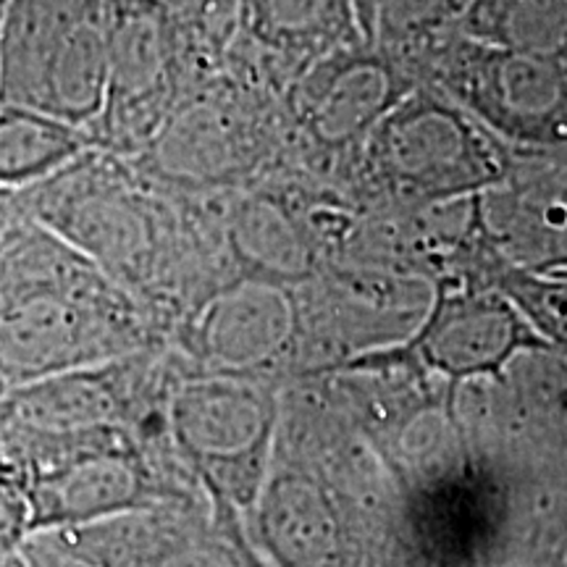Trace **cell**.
I'll list each match as a JSON object with an SVG mask.
<instances>
[{
    "instance_id": "obj_6",
    "label": "cell",
    "mask_w": 567,
    "mask_h": 567,
    "mask_svg": "<svg viewBox=\"0 0 567 567\" xmlns=\"http://www.w3.org/2000/svg\"><path fill=\"white\" fill-rule=\"evenodd\" d=\"M417 84L413 69L365 38L321 55L279 95L287 132L284 166L342 189L368 134Z\"/></svg>"
},
{
    "instance_id": "obj_8",
    "label": "cell",
    "mask_w": 567,
    "mask_h": 567,
    "mask_svg": "<svg viewBox=\"0 0 567 567\" xmlns=\"http://www.w3.org/2000/svg\"><path fill=\"white\" fill-rule=\"evenodd\" d=\"M172 354L166 439L213 502L245 507L258 488L274 425L271 394L258 375L200 371Z\"/></svg>"
},
{
    "instance_id": "obj_24",
    "label": "cell",
    "mask_w": 567,
    "mask_h": 567,
    "mask_svg": "<svg viewBox=\"0 0 567 567\" xmlns=\"http://www.w3.org/2000/svg\"><path fill=\"white\" fill-rule=\"evenodd\" d=\"M9 9H11V0H0V34H3V24H6V17H9Z\"/></svg>"
},
{
    "instance_id": "obj_4",
    "label": "cell",
    "mask_w": 567,
    "mask_h": 567,
    "mask_svg": "<svg viewBox=\"0 0 567 567\" xmlns=\"http://www.w3.org/2000/svg\"><path fill=\"white\" fill-rule=\"evenodd\" d=\"M126 161L145 179L182 197L250 187L287 163L279 92L224 61Z\"/></svg>"
},
{
    "instance_id": "obj_16",
    "label": "cell",
    "mask_w": 567,
    "mask_h": 567,
    "mask_svg": "<svg viewBox=\"0 0 567 567\" xmlns=\"http://www.w3.org/2000/svg\"><path fill=\"white\" fill-rule=\"evenodd\" d=\"M460 34L567 66V0H473Z\"/></svg>"
},
{
    "instance_id": "obj_12",
    "label": "cell",
    "mask_w": 567,
    "mask_h": 567,
    "mask_svg": "<svg viewBox=\"0 0 567 567\" xmlns=\"http://www.w3.org/2000/svg\"><path fill=\"white\" fill-rule=\"evenodd\" d=\"M478 210L502 258L567 276V151H513L505 182L478 195Z\"/></svg>"
},
{
    "instance_id": "obj_7",
    "label": "cell",
    "mask_w": 567,
    "mask_h": 567,
    "mask_svg": "<svg viewBox=\"0 0 567 567\" xmlns=\"http://www.w3.org/2000/svg\"><path fill=\"white\" fill-rule=\"evenodd\" d=\"M109 71V0H11L0 34V105L97 122Z\"/></svg>"
},
{
    "instance_id": "obj_17",
    "label": "cell",
    "mask_w": 567,
    "mask_h": 567,
    "mask_svg": "<svg viewBox=\"0 0 567 567\" xmlns=\"http://www.w3.org/2000/svg\"><path fill=\"white\" fill-rule=\"evenodd\" d=\"M471 3L473 0H368L360 32L415 74L423 55L460 34Z\"/></svg>"
},
{
    "instance_id": "obj_23",
    "label": "cell",
    "mask_w": 567,
    "mask_h": 567,
    "mask_svg": "<svg viewBox=\"0 0 567 567\" xmlns=\"http://www.w3.org/2000/svg\"><path fill=\"white\" fill-rule=\"evenodd\" d=\"M352 6H354V17H358V27L363 24V17H365V11H368V0H352ZM363 34V32H360Z\"/></svg>"
},
{
    "instance_id": "obj_14",
    "label": "cell",
    "mask_w": 567,
    "mask_h": 567,
    "mask_svg": "<svg viewBox=\"0 0 567 567\" xmlns=\"http://www.w3.org/2000/svg\"><path fill=\"white\" fill-rule=\"evenodd\" d=\"M260 538L289 567H323L339 551L334 507L302 476H279L266 488L258 513Z\"/></svg>"
},
{
    "instance_id": "obj_10",
    "label": "cell",
    "mask_w": 567,
    "mask_h": 567,
    "mask_svg": "<svg viewBox=\"0 0 567 567\" xmlns=\"http://www.w3.org/2000/svg\"><path fill=\"white\" fill-rule=\"evenodd\" d=\"M38 536L90 567H247L231 507L210 496L158 502Z\"/></svg>"
},
{
    "instance_id": "obj_25",
    "label": "cell",
    "mask_w": 567,
    "mask_h": 567,
    "mask_svg": "<svg viewBox=\"0 0 567 567\" xmlns=\"http://www.w3.org/2000/svg\"><path fill=\"white\" fill-rule=\"evenodd\" d=\"M3 567H27L24 565V555H21L19 559H13V563H9V565H3Z\"/></svg>"
},
{
    "instance_id": "obj_18",
    "label": "cell",
    "mask_w": 567,
    "mask_h": 567,
    "mask_svg": "<svg viewBox=\"0 0 567 567\" xmlns=\"http://www.w3.org/2000/svg\"><path fill=\"white\" fill-rule=\"evenodd\" d=\"M476 281L505 295L530 331L567 360V276L526 271L502 258L492 245L478 260Z\"/></svg>"
},
{
    "instance_id": "obj_13",
    "label": "cell",
    "mask_w": 567,
    "mask_h": 567,
    "mask_svg": "<svg viewBox=\"0 0 567 567\" xmlns=\"http://www.w3.org/2000/svg\"><path fill=\"white\" fill-rule=\"evenodd\" d=\"M363 38L352 0H239L226 63L281 95L310 63Z\"/></svg>"
},
{
    "instance_id": "obj_22",
    "label": "cell",
    "mask_w": 567,
    "mask_h": 567,
    "mask_svg": "<svg viewBox=\"0 0 567 567\" xmlns=\"http://www.w3.org/2000/svg\"><path fill=\"white\" fill-rule=\"evenodd\" d=\"M19 216V208H17V197L9 195V193H0V237H3V231L9 229L13 218Z\"/></svg>"
},
{
    "instance_id": "obj_5",
    "label": "cell",
    "mask_w": 567,
    "mask_h": 567,
    "mask_svg": "<svg viewBox=\"0 0 567 567\" xmlns=\"http://www.w3.org/2000/svg\"><path fill=\"white\" fill-rule=\"evenodd\" d=\"M221 66L163 0H109V71L92 145L134 158L176 105Z\"/></svg>"
},
{
    "instance_id": "obj_1",
    "label": "cell",
    "mask_w": 567,
    "mask_h": 567,
    "mask_svg": "<svg viewBox=\"0 0 567 567\" xmlns=\"http://www.w3.org/2000/svg\"><path fill=\"white\" fill-rule=\"evenodd\" d=\"M17 197L21 216L87 255L137 300L166 342L234 276L208 197L145 179L122 155L90 147Z\"/></svg>"
},
{
    "instance_id": "obj_11",
    "label": "cell",
    "mask_w": 567,
    "mask_h": 567,
    "mask_svg": "<svg viewBox=\"0 0 567 567\" xmlns=\"http://www.w3.org/2000/svg\"><path fill=\"white\" fill-rule=\"evenodd\" d=\"M417 329L396 344L410 363L450 381L502 379L517 352L547 347L523 321L515 305L481 281L434 284Z\"/></svg>"
},
{
    "instance_id": "obj_3",
    "label": "cell",
    "mask_w": 567,
    "mask_h": 567,
    "mask_svg": "<svg viewBox=\"0 0 567 567\" xmlns=\"http://www.w3.org/2000/svg\"><path fill=\"white\" fill-rule=\"evenodd\" d=\"M509 166L505 142L421 82L368 134L342 189L358 213H405L484 195Z\"/></svg>"
},
{
    "instance_id": "obj_9",
    "label": "cell",
    "mask_w": 567,
    "mask_h": 567,
    "mask_svg": "<svg viewBox=\"0 0 567 567\" xmlns=\"http://www.w3.org/2000/svg\"><path fill=\"white\" fill-rule=\"evenodd\" d=\"M436 87L509 151H567V66L455 34L423 55Z\"/></svg>"
},
{
    "instance_id": "obj_19",
    "label": "cell",
    "mask_w": 567,
    "mask_h": 567,
    "mask_svg": "<svg viewBox=\"0 0 567 567\" xmlns=\"http://www.w3.org/2000/svg\"><path fill=\"white\" fill-rule=\"evenodd\" d=\"M179 13L189 32L218 59H226L237 38L239 0H163Z\"/></svg>"
},
{
    "instance_id": "obj_20",
    "label": "cell",
    "mask_w": 567,
    "mask_h": 567,
    "mask_svg": "<svg viewBox=\"0 0 567 567\" xmlns=\"http://www.w3.org/2000/svg\"><path fill=\"white\" fill-rule=\"evenodd\" d=\"M32 538L24 496L11 481L0 476V567L13 563Z\"/></svg>"
},
{
    "instance_id": "obj_2",
    "label": "cell",
    "mask_w": 567,
    "mask_h": 567,
    "mask_svg": "<svg viewBox=\"0 0 567 567\" xmlns=\"http://www.w3.org/2000/svg\"><path fill=\"white\" fill-rule=\"evenodd\" d=\"M166 344L145 308L32 218L0 237V396Z\"/></svg>"
},
{
    "instance_id": "obj_21",
    "label": "cell",
    "mask_w": 567,
    "mask_h": 567,
    "mask_svg": "<svg viewBox=\"0 0 567 567\" xmlns=\"http://www.w3.org/2000/svg\"><path fill=\"white\" fill-rule=\"evenodd\" d=\"M21 555H24L27 567H90L51 547L42 536H32L30 542L24 544V551H21Z\"/></svg>"
},
{
    "instance_id": "obj_15",
    "label": "cell",
    "mask_w": 567,
    "mask_h": 567,
    "mask_svg": "<svg viewBox=\"0 0 567 567\" xmlns=\"http://www.w3.org/2000/svg\"><path fill=\"white\" fill-rule=\"evenodd\" d=\"M92 137L45 113L0 105V193L19 195L90 151Z\"/></svg>"
}]
</instances>
